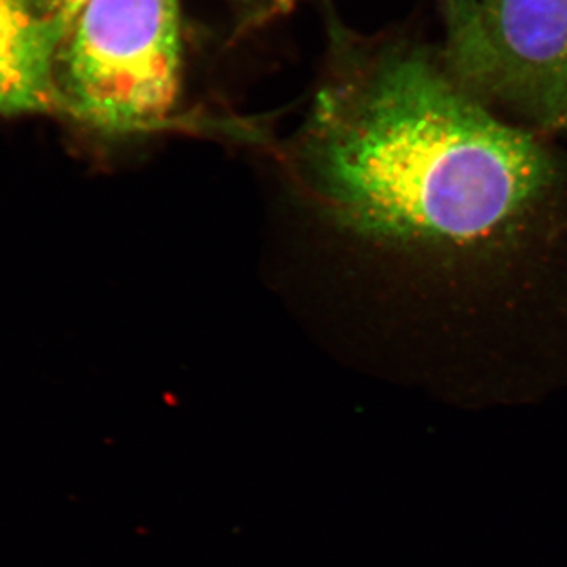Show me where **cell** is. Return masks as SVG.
I'll return each instance as SVG.
<instances>
[{
    "label": "cell",
    "mask_w": 567,
    "mask_h": 567,
    "mask_svg": "<svg viewBox=\"0 0 567 567\" xmlns=\"http://www.w3.org/2000/svg\"><path fill=\"white\" fill-rule=\"evenodd\" d=\"M364 63L320 93L301 151L339 223L394 244L470 245L543 199L550 156L496 118L446 61L395 47Z\"/></svg>",
    "instance_id": "6da1fadb"
},
{
    "label": "cell",
    "mask_w": 567,
    "mask_h": 567,
    "mask_svg": "<svg viewBox=\"0 0 567 567\" xmlns=\"http://www.w3.org/2000/svg\"><path fill=\"white\" fill-rule=\"evenodd\" d=\"M61 115L100 133L164 125L182 81L178 0H92L59 44Z\"/></svg>",
    "instance_id": "7a4b0ae2"
},
{
    "label": "cell",
    "mask_w": 567,
    "mask_h": 567,
    "mask_svg": "<svg viewBox=\"0 0 567 567\" xmlns=\"http://www.w3.org/2000/svg\"><path fill=\"white\" fill-rule=\"evenodd\" d=\"M446 65L477 99L567 128V0H477Z\"/></svg>",
    "instance_id": "3957f363"
},
{
    "label": "cell",
    "mask_w": 567,
    "mask_h": 567,
    "mask_svg": "<svg viewBox=\"0 0 567 567\" xmlns=\"http://www.w3.org/2000/svg\"><path fill=\"white\" fill-rule=\"evenodd\" d=\"M62 40L29 0H0V117L61 114L54 61Z\"/></svg>",
    "instance_id": "277c9868"
},
{
    "label": "cell",
    "mask_w": 567,
    "mask_h": 567,
    "mask_svg": "<svg viewBox=\"0 0 567 567\" xmlns=\"http://www.w3.org/2000/svg\"><path fill=\"white\" fill-rule=\"evenodd\" d=\"M92 0H29V6L41 22L59 35H66L73 22Z\"/></svg>",
    "instance_id": "5b68a950"
},
{
    "label": "cell",
    "mask_w": 567,
    "mask_h": 567,
    "mask_svg": "<svg viewBox=\"0 0 567 567\" xmlns=\"http://www.w3.org/2000/svg\"><path fill=\"white\" fill-rule=\"evenodd\" d=\"M439 2L445 20L447 44L457 43L472 24L477 0H439Z\"/></svg>",
    "instance_id": "8992f818"
},
{
    "label": "cell",
    "mask_w": 567,
    "mask_h": 567,
    "mask_svg": "<svg viewBox=\"0 0 567 567\" xmlns=\"http://www.w3.org/2000/svg\"><path fill=\"white\" fill-rule=\"evenodd\" d=\"M254 6L267 11V13H282L289 11L300 0H249Z\"/></svg>",
    "instance_id": "52a82bcc"
}]
</instances>
